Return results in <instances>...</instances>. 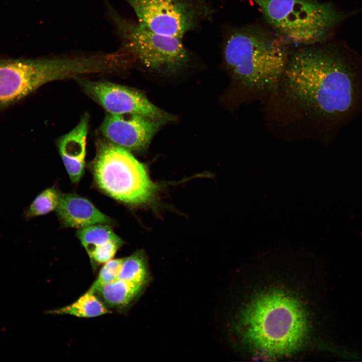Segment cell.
Instances as JSON below:
<instances>
[{
  "label": "cell",
  "instance_id": "7",
  "mask_svg": "<svg viewBox=\"0 0 362 362\" xmlns=\"http://www.w3.org/2000/svg\"><path fill=\"white\" fill-rule=\"evenodd\" d=\"M107 5L123 48L146 68L175 72L188 63L190 55L181 38L154 32L122 17L109 3Z\"/></svg>",
  "mask_w": 362,
  "mask_h": 362
},
{
  "label": "cell",
  "instance_id": "4",
  "mask_svg": "<svg viewBox=\"0 0 362 362\" xmlns=\"http://www.w3.org/2000/svg\"><path fill=\"white\" fill-rule=\"evenodd\" d=\"M92 166L99 188L119 201L140 205L156 195L158 186L150 179L145 166L130 151L108 141L98 145Z\"/></svg>",
  "mask_w": 362,
  "mask_h": 362
},
{
  "label": "cell",
  "instance_id": "6",
  "mask_svg": "<svg viewBox=\"0 0 362 362\" xmlns=\"http://www.w3.org/2000/svg\"><path fill=\"white\" fill-rule=\"evenodd\" d=\"M268 23L294 42L311 44L322 40L343 16L329 4L315 0H251Z\"/></svg>",
  "mask_w": 362,
  "mask_h": 362
},
{
  "label": "cell",
  "instance_id": "1",
  "mask_svg": "<svg viewBox=\"0 0 362 362\" xmlns=\"http://www.w3.org/2000/svg\"><path fill=\"white\" fill-rule=\"evenodd\" d=\"M314 265L310 259L267 258L241 266L226 324L237 355L299 360L322 348Z\"/></svg>",
  "mask_w": 362,
  "mask_h": 362
},
{
  "label": "cell",
  "instance_id": "16",
  "mask_svg": "<svg viewBox=\"0 0 362 362\" xmlns=\"http://www.w3.org/2000/svg\"><path fill=\"white\" fill-rule=\"evenodd\" d=\"M118 280L131 282L147 287L151 281L148 262L142 250L136 251L123 260Z\"/></svg>",
  "mask_w": 362,
  "mask_h": 362
},
{
  "label": "cell",
  "instance_id": "8",
  "mask_svg": "<svg viewBox=\"0 0 362 362\" xmlns=\"http://www.w3.org/2000/svg\"><path fill=\"white\" fill-rule=\"evenodd\" d=\"M141 26L159 34L182 38L213 16L207 0H125Z\"/></svg>",
  "mask_w": 362,
  "mask_h": 362
},
{
  "label": "cell",
  "instance_id": "15",
  "mask_svg": "<svg viewBox=\"0 0 362 362\" xmlns=\"http://www.w3.org/2000/svg\"><path fill=\"white\" fill-rule=\"evenodd\" d=\"M48 313L70 315L79 318H93L110 312L94 293L88 290L71 304L50 311Z\"/></svg>",
  "mask_w": 362,
  "mask_h": 362
},
{
  "label": "cell",
  "instance_id": "2",
  "mask_svg": "<svg viewBox=\"0 0 362 362\" xmlns=\"http://www.w3.org/2000/svg\"><path fill=\"white\" fill-rule=\"evenodd\" d=\"M285 93L301 109L322 117H342L356 99L354 74L338 56L317 49L295 53L283 76Z\"/></svg>",
  "mask_w": 362,
  "mask_h": 362
},
{
  "label": "cell",
  "instance_id": "9",
  "mask_svg": "<svg viewBox=\"0 0 362 362\" xmlns=\"http://www.w3.org/2000/svg\"><path fill=\"white\" fill-rule=\"evenodd\" d=\"M80 84L84 92L109 114L138 115L164 125L175 118L136 89L108 81L84 80Z\"/></svg>",
  "mask_w": 362,
  "mask_h": 362
},
{
  "label": "cell",
  "instance_id": "18",
  "mask_svg": "<svg viewBox=\"0 0 362 362\" xmlns=\"http://www.w3.org/2000/svg\"><path fill=\"white\" fill-rule=\"evenodd\" d=\"M123 258L112 259L105 263L101 268L96 281L89 289L94 293L98 288L110 283L117 279Z\"/></svg>",
  "mask_w": 362,
  "mask_h": 362
},
{
  "label": "cell",
  "instance_id": "11",
  "mask_svg": "<svg viewBox=\"0 0 362 362\" xmlns=\"http://www.w3.org/2000/svg\"><path fill=\"white\" fill-rule=\"evenodd\" d=\"M88 117L84 115L77 125L58 141V147L71 182L78 183L83 176L86 154Z\"/></svg>",
  "mask_w": 362,
  "mask_h": 362
},
{
  "label": "cell",
  "instance_id": "10",
  "mask_svg": "<svg viewBox=\"0 0 362 362\" xmlns=\"http://www.w3.org/2000/svg\"><path fill=\"white\" fill-rule=\"evenodd\" d=\"M162 123L138 115L108 114L100 130L111 143L129 151L146 149Z\"/></svg>",
  "mask_w": 362,
  "mask_h": 362
},
{
  "label": "cell",
  "instance_id": "14",
  "mask_svg": "<svg viewBox=\"0 0 362 362\" xmlns=\"http://www.w3.org/2000/svg\"><path fill=\"white\" fill-rule=\"evenodd\" d=\"M146 288L135 283L117 279L96 289L104 302L111 307H126L135 301Z\"/></svg>",
  "mask_w": 362,
  "mask_h": 362
},
{
  "label": "cell",
  "instance_id": "5",
  "mask_svg": "<svg viewBox=\"0 0 362 362\" xmlns=\"http://www.w3.org/2000/svg\"><path fill=\"white\" fill-rule=\"evenodd\" d=\"M89 56L0 60V111L50 81L92 73Z\"/></svg>",
  "mask_w": 362,
  "mask_h": 362
},
{
  "label": "cell",
  "instance_id": "12",
  "mask_svg": "<svg viewBox=\"0 0 362 362\" xmlns=\"http://www.w3.org/2000/svg\"><path fill=\"white\" fill-rule=\"evenodd\" d=\"M63 224L81 229L96 224H108L111 219L99 210L89 200L73 194H61L56 209Z\"/></svg>",
  "mask_w": 362,
  "mask_h": 362
},
{
  "label": "cell",
  "instance_id": "13",
  "mask_svg": "<svg viewBox=\"0 0 362 362\" xmlns=\"http://www.w3.org/2000/svg\"><path fill=\"white\" fill-rule=\"evenodd\" d=\"M76 236L92 261L104 263L113 258L123 241L108 224L79 229Z\"/></svg>",
  "mask_w": 362,
  "mask_h": 362
},
{
  "label": "cell",
  "instance_id": "17",
  "mask_svg": "<svg viewBox=\"0 0 362 362\" xmlns=\"http://www.w3.org/2000/svg\"><path fill=\"white\" fill-rule=\"evenodd\" d=\"M61 194L53 188L46 189L38 195L23 213L27 220L47 214L56 210Z\"/></svg>",
  "mask_w": 362,
  "mask_h": 362
},
{
  "label": "cell",
  "instance_id": "3",
  "mask_svg": "<svg viewBox=\"0 0 362 362\" xmlns=\"http://www.w3.org/2000/svg\"><path fill=\"white\" fill-rule=\"evenodd\" d=\"M225 63L234 76L249 88L274 87L288 63L287 52L277 39L265 34L237 30L228 37L223 49Z\"/></svg>",
  "mask_w": 362,
  "mask_h": 362
}]
</instances>
